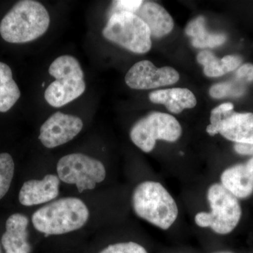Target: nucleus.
Here are the masks:
<instances>
[{
	"mask_svg": "<svg viewBox=\"0 0 253 253\" xmlns=\"http://www.w3.org/2000/svg\"><path fill=\"white\" fill-rule=\"evenodd\" d=\"M245 167L250 178L253 181V157L245 163Z\"/></svg>",
	"mask_w": 253,
	"mask_h": 253,
	"instance_id": "nucleus-27",
	"label": "nucleus"
},
{
	"mask_svg": "<svg viewBox=\"0 0 253 253\" xmlns=\"http://www.w3.org/2000/svg\"><path fill=\"white\" fill-rule=\"evenodd\" d=\"M49 23V13L41 2L22 0L16 3L1 20L0 35L7 42H29L43 36Z\"/></svg>",
	"mask_w": 253,
	"mask_h": 253,
	"instance_id": "nucleus-2",
	"label": "nucleus"
},
{
	"mask_svg": "<svg viewBox=\"0 0 253 253\" xmlns=\"http://www.w3.org/2000/svg\"><path fill=\"white\" fill-rule=\"evenodd\" d=\"M28 217L21 213L11 214L5 224L6 231L1 236V245L5 253H30L28 242Z\"/></svg>",
	"mask_w": 253,
	"mask_h": 253,
	"instance_id": "nucleus-12",
	"label": "nucleus"
},
{
	"mask_svg": "<svg viewBox=\"0 0 253 253\" xmlns=\"http://www.w3.org/2000/svg\"><path fill=\"white\" fill-rule=\"evenodd\" d=\"M182 129L174 116L154 112L141 118L131 127L129 136L133 144L145 153L154 149L156 141L174 142L181 137Z\"/></svg>",
	"mask_w": 253,
	"mask_h": 253,
	"instance_id": "nucleus-6",
	"label": "nucleus"
},
{
	"mask_svg": "<svg viewBox=\"0 0 253 253\" xmlns=\"http://www.w3.org/2000/svg\"><path fill=\"white\" fill-rule=\"evenodd\" d=\"M143 1L140 0H118L112 2L111 15L116 13H131L135 14L140 8Z\"/></svg>",
	"mask_w": 253,
	"mask_h": 253,
	"instance_id": "nucleus-24",
	"label": "nucleus"
},
{
	"mask_svg": "<svg viewBox=\"0 0 253 253\" xmlns=\"http://www.w3.org/2000/svg\"><path fill=\"white\" fill-rule=\"evenodd\" d=\"M0 253H1V248H0Z\"/></svg>",
	"mask_w": 253,
	"mask_h": 253,
	"instance_id": "nucleus-29",
	"label": "nucleus"
},
{
	"mask_svg": "<svg viewBox=\"0 0 253 253\" xmlns=\"http://www.w3.org/2000/svg\"><path fill=\"white\" fill-rule=\"evenodd\" d=\"M220 184L238 199H245L253 194V181L246 172L245 163L226 168L221 173Z\"/></svg>",
	"mask_w": 253,
	"mask_h": 253,
	"instance_id": "nucleus-16",
	"label": "nucleus"
},
{
	"mask_svg": "<svg viewBox=\"0 0 253 253\" xmlns=\"http://www.w3.org/2000/svg\"><path fill=\"white\" fill-rule=\"evenodd\" d=\"M149 99L154 104H163L171 113H180L185 109H193L196 106V96L192 91L186 88H172L153 91Z\"/></svg>",
	"mask_w": 253,
	"mask_h": 253,
	"instance_id": "nucleus-15",
	"label": "nucleus"
},
{
	"mask_svg": "<svg viewBox=\"0 0 253 253\" xmlns=\"http://www.w3.org/2000/svg\"><path fill=\"white\" fill-rule=\"evenodd\" d=\"M89 217V209L81 199L66 197L39 208L33 213L32 222L46 236L61 235L81 229Z\"/></svg>",
	"mask_w": 253,
	"mask_h": 253,
	"instance_id": "nucleus-3",
	"label": "nucleus"
},
{
	"mask_svg": "<svg viewBox=\"0 0 253 253\" xmlns=\"http://www.w3.org/2000/svg\"><path fill=\"white\" fill-rule=\"evenodd\" d=\"M134 14L146 23L151 36L155 38H161L169 34L174 28L172 16L157 3L143 1Z\"/></svg>",
	"mask_w": 253,
	"mask_h": 253,
	"instance_id": "nucleus-13",
	"label": "nucleus"
},
{
	"mask_svg": "<svg viewBox=\"0 0 253 253\" xmlns=\"http://www.w3.org/2000/svg\"><path fill=\"white\" fill-rule=\"evenodd\" d=\"M60 179L55 174H46L42 179L26 181L20 190V204L24 206L46 204L56 199L59 194Z\"/></svg>",
	"mask_w": 253,
	"mask_h": 253,
	"instance_id": "nucleus-11",
	"label": "nucleus"
},
{
	"mask_svg": "<svg viewBox=\"0 0 253 253\" xmlns=\"http://www.w3.org/2000/svg\"><path fill=\"white\" fill-rule=\"evenodd\" d=\"M233 109L231 103L213 109L206 131L211 136L220 134L236 144H253V113H236Z\"/></svg>",
	"mask_w": 253,
	"mask_h": 253,
	"instance_id": "nucleus-8",
	"label": "nucleus"
},
{
	"mask_svg": "<svg viewBox=\"0 0 253 253\" xmlns=\"http://www.w3.org/2000/svg\"><path fill=\"white\" fill-rule=\"evenodd\" d=\"M56 171L60 180L74 184L81 194L94 189L106 176V168L101 161L83 154L63 156L57 163Z\"/></svg>",
	"mask_w": 253,
	"mask_h": 253,
	"instance_id": "nucleus-7",
	"label": "nucleus"
},
{
	"mask_svg": "<svg viewBox=\"0 0 253 253\" xmlns=\"http://www.w3.org/2000/svg\"><path fill=\"white\" fill-rule=\"evenodd\" d=\"M85 89L84 80H56L46 88L44 99L50 106L60 108L77 99Z\"/></svg>",
	"mask_w": 253,
	"mask_h": 253,
	"instance_id": "nucleus-14",
	"label": "nucleus"
},
{
	"mask_svg": "<svg viewBox=\"0 0 253 253\" xmlns=\"http://www.w3.org/2000/svg\"><path fill=\"white\" fill-rule=\"evenodd\" d=\"M99 253H148L141 245L133 241L109 245Z\"/></svg>",
	"mask_w": 253,
	"mask_h": 253,
	"instance_id": "nucleus-23",
	"label": "nucleus"
},
{
	"mask_svg": "<svg viewBox=\"0 0 253 253\" xmlns=\"http://www.w3.org/2000/svg\"><path fill=\"white\" fill-rule=\"evenodd\" d=\"M213 253H233L231 252H229V251H220V252H215Z\"/></svg>",
	"mask_w": 253,
	"mask_h": 253,
	"instance_id": "nucleus-28",
	"label": "nucleus"
},
{
	"mask_svg": "<svg viewBox=\"0 0 253 253\" xmlns=\"http://www.w3.org/2000/svg\"><path fill=\"white\" fill-rule=\"evenodd\" d=\"M15 165L11 155L0 154V200L9 191L14 175Z\"/></svg>",
	"mask_w": 253,
	"mask_h": 253,
	"instance_id": "nucleus-21",
	"label": "nucleus"
},
{
	"mask_svg": "<svg viewBox=\"0 0 253 253\" xmlns=\"http://www.w3.org/2000/svg\"><path fill=\"white\" fill-rule=\"evenodd\" d=\"M206 196L211 211L198 212L195 215L196 225L210 228L219 235L230 234L239 224L242 216L239 199L220 183L211 184Z\"/></svg>",
	"mask_w": 253,
	"mask_h": 253,
	"instance_id": "nucleus-4",
	"label": "nucleus"
},
{
	"mask_svg": "<svg viewBox=\"0 0 253 253\" xmlns=\"http://www.w3.org/2000/svg\"><path fill=\"white\" fill-rule=\"evenodd\" d=\"M49 73L56 80H84V73L80 63L70 55H63L54 60L49 68Z\"/></svg>",
	"mask_w": 253,
	"mask_h": 253,
	"instance_id": "nucleus-20",
	"label": "nucleus"
},
{
	"mask_svg": "<svg viewBox=\"0 0 253 253\" xmlns=\"http://www.w3.org/2000/svg\"><path fill=\"white\" fill-rule=\"evenodd\" d=\"M102 34L108 41L136 54H145L151 48L149 27L140 18L131 13L111 15Z\"/></svg>",
	"mask_w": 253,
	"mask_h": 253,
	"instance_id": "nucleus-5",
	"label": "nucleus"
},
{
	"mask_svg": "<svg viewBox=\"0 0 253 253\" xmlns=\"http://www.w3.org/2000/svg\"><path fill=\"white\" fill-rule=\"evenodd\" d=\"M244 90L241 86L238 87L235 84L231 83H219L214 84L210 89L209 94L214 99H221L226 96H239L243 94Z\"/></svg>",
	"mask_w": 253,
	"mask_h": 253,
	"instance_id": "nucleus-22",
	"label": "nucleus"
},
{
	"mask_svg": "<svg viewBox=\"0 0 253 253\" xmlns=\"http://www.w3.org/2000/svg\"><path fill=\"white\" fill-rule=\"evenodd\" d=\"M236 75L238 79L241 81H253V65L251 63L243 65L238 69Z\"/></svg>",
	"mask_w": 253,
	"mask_h": 253,
	"instance_id": "nucleus-25",
	"label": "nucleus"
},
{
	"mask_svg": "<svg viewBox=\"0 0 253 253\" xmlns=\"http://www.w3.org/2000/svg\"><path fill=\"white\" fill-rule=\"evenodd\" d=\"M131 206L138 217L163 231L170 229L179 216L175 199L158 181L139 183L133 191Z\"/></svg>",
	"mask_w": 253,
	"mask_h": 253,
	"instance_id": "nucleus-1",
	"label": "nucleus"
},
{
	"mask_svg": "<svg viewBox=\"0 0 253 253\" xmlns=\"http://www.w3.org/2000/svg\"><path fill=\"white\" fill-rule=\"evenodd\" d=\"M234 150L237 154L244 156H253V144H236Z\"/></svg>",
	"mask_w": 253,
	"mask_h": 253,
	"instance_id": "nucleus-26",
	"label": "nucleus"
},
{
	"mask_svg": "<svg viewBox=\"0 0 253 253\" xmlns=\"http://www.w3.org/2000/svg\"><path fill=\"white\" fill-rule=\"evenodd\" d=\"M197 61L204 66L206 76L216 78L234 71L242 62V59L236 55H227L219 59L211 51H203L198 54Z\"/></svg>",
	"mask_w": 253,
	"mask_h": 253,
	"instance_id": "nucleus-17",
	"label": "nucleus"
},
{
	"mask_svg": "<svg viewBox=\"0 0 253 253\" xmlns=\"http://www.w3.org/2000/svg\"><path fill=\"white\" fill-rule=\"evenodd\" d=\"M186 34L192 38L191 44L196 48H213L220 46L226 41L224 34L211 33L206 27V19L200 16L188 24Z\"/></svg>",
	"mask_w": 253,
	"mask_h": 253,
	"instance_id": "nucleus-18",
	"label": "nucleus"
},
{
	"mask_svg": "<svg viewBox=\"0 0 253 253\" xmlns=\"http://www.w3.org/2000/svg\"><path fill=\"white\" fill-rule=\"evenodd\" d=\"M20 96L21 91L13 79L11 68L6 63L0 62V112L9 111Z\"/></svg>",
	"mask_w": 253,
	"mask_h": 253,
	"instance_id": "nucleus-19",
	"label": "nucleus"
},
{
	"mask_svg": "<svg viewBox=\"0 0 253 253\" xmlns=\"http://www.w3.org/2000/svg\"><path fill=\"white\" fill-rule=\"evenodd\" d=\"M83 128L81 118L58 111L43 123L39 139L47 149H54L72 140Z\"/></svg>",
	"mask_w": 253,
	"mask_h": 253,
	"instance_id": "nucleus-9",
	"label": "nucleus"
},
{
	"mask_svg": "<svg viewBox=\"0 0 253 253\" xmlns=\"http://www.w3.org/2000/svg\"><path fill=\"white\" fill-rule=\"evenodd\" d=\"M126 83L134 89H150L171 85L179 80V75L171 67L157 68L151 61L144 60L135 63L126 76Z\"/></svg>",
	"mask_w": 253,
	"mask_h": 253,
	"instance_id": "nucleus-10",
	"label": "nucleus"
}]
</instances>
